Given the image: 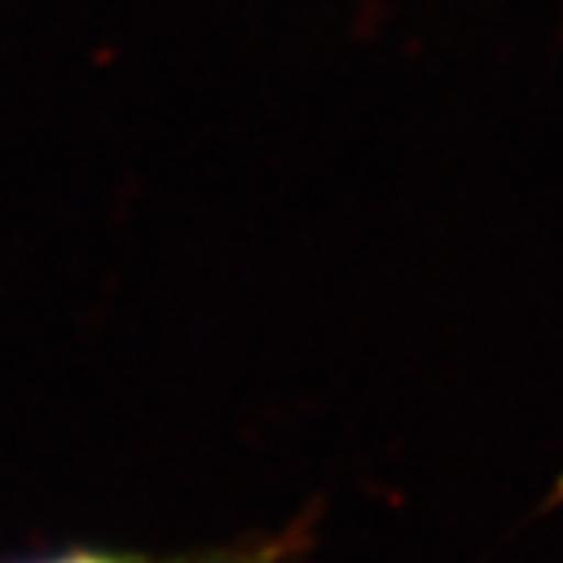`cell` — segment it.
<instances>
[{
  "label": "cell",
  "mask_w": 563,
  "mask_h": 563,
  "mask_svg": "<svg viewBox=\"0 0 563 563\" xmlns=\"http://www.w3.org/2000/svg\"><path fill=\"white\" fill-rule=\"evenodd\" d=\"M41 563H176V560H146V556H110V553H74L59 560H41Z\"/></svg>",
  "instance_id": "1"
},
{
  "label": "cell",
  "mask_w": 563,
  "mask_h": 563,
  "mask_svg": "<svg viewBox=\"0 0 563 563\" xmlns=\"http://www.w3.org/2000/svg\"><path fill=\"white\" fill-rule=\"evenodd\" d=\"M560 505H563V472L553 479V487H549L545 501H542V509H538V512H553V509H560Z\"/></svg>",
  "instance_id": "2"
}]
</instances>
